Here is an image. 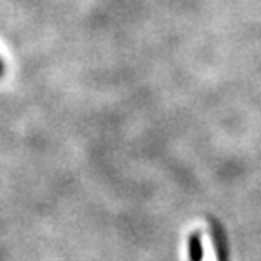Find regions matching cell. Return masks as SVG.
<instances>
[{"instance_id":"6da1fadb","label":"cell","mask_w":261,"mask_h":261,"mask_svg":"<svg viewBox=\"0 0 261 261\" xmlns=\"http://www.w3.org/2000/svg\"><path fill=\"white\" fill-rule=\"evenodd\" d=\"M211 238L218 261H228V240L220 221L211 220Z\"/></svg>"},{"instance_id":"7a4b0ae2","label":"cell","mask_w":261,"mask_h":261,"mask_svg":"<svg viewBox=\"0 0 261 261\" xmlns=\"http://www.w3.org/2000/svg\"><path fill=\"white\" fill-rule=\"evenodd\" d=\"M187 250H189V259L191 261H203V241H201V236L198 232L189 236Z\"/></svg>"},{"instance_id":"3957f363","label":"cell","mask_w":261,"mask_h":261,"mask_svg":"<svg viewBox=\"0 0 261 261\" xmlns=\"http://www.w3.org/2000/svg\"><path fill=\"white\" fill-rule=\"evenodd\" d=\"M2 71H4V64H2V60H0V76H2Z\"/></svg>"}]
</instances>
